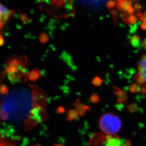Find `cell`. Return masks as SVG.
I'll return each mask as SVG.
<instances>
[{
    "label": "cell",
    "mask_w": 146,
    "mask_h": 146,
    "mask_svg": "<svg viewBox=\"0 0 146 146\" xmlns=\"http://www.w3.org/2000/svg\"><path fill=\"white\" fill-rule=\"evenodd\" d=\"M100 126L103 131L106 133L112 134L120 129L121 121L115 115L112 114H106L101 119Z\"/></svg>",
    "instance_id": "cell-1"
},
{
    "label": "cell",
    "mask_w": 146,
    "mask_h": 146,
    "mask_svg": "<svg viewBox=\"0 0 146 146\" xmlns=\"http://www.w3.org/2000/svg\"><path fill=\"white\" fill-rule=\"evenodd\" d=\"M134 87L139 92L146 94V54L142 57L138 64Z\"/></svg>",
    "instance_id": "cell-2"
},
{
    "label": "cell",
    "mask_w": 146,
    "mask_h": 146,
    "mask_svg": "<svg viewBox=\"0 0 146 146\" xmlns=\"http://www.w3.org/2000/svg\"><path fill=\"white\" fill-rule=\"evenodd\" d=\"M13 11L0 2V30L2 29L9 21Z\"/></svg>",
    "instance_id": "cell-3"
},
{
    "label": "cell",
    "mask_w": 146,
    "mask_h": 146,
    "mask_svg": "<svg viewBox=\"0 0 146 146\" xmlns=\"http://www.w3.org/2000/svg\"><path fill=\"white\" fill-rule=\"evenodd\" d=\"M123 146H131V145L130 143L126 142L124 144V145H123Z\"/></svg>",
    "instance_id": "cell-4"
},
{
    "label": "cell",
    "mask_w": 146,
    "mask_h": 146,
    "mask_svg": "<svg viewBox=\"0 0 146 146\" xmlns=\"http://www.w3.org/2000/svg\"><path fill=\"white\" fill-rule=\"evenodd\" d=\"M144 46H145V47L146 48V39L145 40V41H144Z\"/></svg>",
    "instance_id": "cell-5"
},
{
    "label": "cell",
    "mask_w": 146,
    "mask_h": 146,
    "mask_svg": "<svg viewBox=\"0 0 146 146\" xmlns=\"http://www.w3.org/2000/svg\"><path fill=\"white\" fill-rule=\"evenodd\" d=\"M0 112H1V104H0ZM1 134V133H0Z\"/></svg>",
    "instance_id": "cell-6"
},
{
    "label": "cell",
    "mask_w": 146,
    "mask_h": 146,
    "mask_svg": "<svg viewBox=\"0 0 146 146\" xmlns=\"http://www.w3.org/2000/svg\"></svg>",
    "instance_id": "cell-7"
}]
</instances>
